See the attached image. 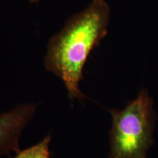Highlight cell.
Listing matches in <instances>:
<instances>
[{
  "mask_svg": "<svg viewBox=\"0 0 158 158\" xmlns=\"http://www.w3.org/2000/svg\"><path fill=\"white\" fill-rule=\"evenodd\" d=\"M108 158H147L154 143L156 120L153 100L142 89L123 109H112Z\"/></svg>",
  "mask_w": 158,
  "mask_h": 158,
  "instance_id": "cell-2",
  "label": "cell"
},
{
  "mask_svg": "<svg viewBox=\"0 0 158 158\" xmlns=\"http://www.w3.org/2000/svg\"><path fill=\"white\" fill-rule=\"evenodd\" d=\"M31 2H37V1H38V0H30Z\"/></svg>",
  "mask_w": 158,
  "mask_h": 158,
  "instance_id": "cell-5",
  "label": "cell"
},
{
  "mask_svg": "<svg viewBox=\"0 0 158 158\" xmlns=\"http://www.w3.org/2000/svg\"><path fill=\"white\" fill-rule=\"evenodd\" d=\"M110 13L105 0H93L50 40L45 68L61 79L70 101L84 98L79 86L84 65L91 51L107 33Z\"/></svg>",
  "mask_w": 158,
  "mask_h": 158,
  "instance_id": "cell-1",
  "label": "cell"
},
{
  "mask_svg": "<svg viewBox=\"0 0 158 158\" xmlns=\"http://www.w3.org/2000/svg\"><path fill=\"white\" fill-rule=\"evenodd\" d=\"M34 103H23L0 113V156L19 152V141L23 130L36 113Z\"/></svg>",
  "mask_w": 158,
  "mask_h": 158,
  "instance_id": "cell-3",
  "label": "cell"
},
{
  "mask_svg": "<svg viewBox=\"0 0 158 158\" xmlns=\"http://www.w3.org/2000/svg\"><path fill=\"white\" fill-rule=\"evenodd\" d=\"M51 135L48 134L38 143L23 150H20L13 158H51Z\"/></svg>",
  "mask_w": 158,
  "mask_h": 158,
  "instance_id": "cell-4",
  "label": "cell"
}]
</instances>
